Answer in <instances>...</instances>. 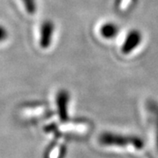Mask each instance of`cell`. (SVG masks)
<instances>
[{"mask_svg":"<svg viewBox=\"0 0 158 158\" xmlns=\"http://www.w3.org/2000/svg\"><path fill=\"white\" fill-rule=\"evenodd\" d=\"M100 142L105 145H129L132 144L135 146L137 148L142 147V142L139 139L135 137H126V136L116 135H110L105 134L100 137Z\"/></svg>","mask_w":158,"mask_h":158,"instance_id":"1","label":"cell"},{"mask_svg":"<svg viewBox=\"0 0 158 158\" xmlns=\"http://www.w3.org/2000/svg\"><path fill=\"white\" fill-rule=\"evenodd\" d=\"M117 32V28L114 25L112 24H106L102 27L101 34L102 36L106 38H112Z\"/></svg>","mask_w":158,"mask_h":158,"instance_id":"5","label":"cell"},{"mask_svg":"<svg viewBox=\"0 0 158 158\" xmlns=\"http://www.w3.org/2000/svg\"><path fill=\"white\" fill-rule=\"evenodd\" d=\"M26 11L30 15H34L37 11V2L36 0H22Z\"/></svg>","mask_w":158,"mask_h":158,"instance_id":"6","label":"cell"},{"mask_svg":"<svg viewBox=\"0 0 158 158\" xmlns=\"http://www.w3.org/2000/svg\"><path fill=\"white\" fill-rule=\"evenodd\" d=\"M56 101L60 118L63 120L67 118V105L69 101L68 92L66 90H61L57 95Z\"/></svg>","mask_w":158,"mask_h":158,"instance_id":"3","label":"cell"},{"mask_svg":"<svg viewBox=\"0 0 158 158\" xmlns=\"http://www.w3.org/2000/svg\"><path fill=\"white\" fill-rule=\"evenodd\" d=\"M8 38V31L7 29L0 24V42L5 41Z\"/></svg>","mask_w":158,"mask_h":158,"instance_id":"7","label":"cell"},{"mask_svg":"<svg viewBox=\"0 0 158 158\" xmlns=\"http://www.w3.org/2000/svg\"><path fill=\"white\" fill-rule=\"evenodd\" d=\"M55 33V25L51 20H45L41 24L40 29V46L47 49L51 46Z\"/></svg>","mask_w":158,"mask_h":158,"instance_id":"2","label":"cell"},{"mask_svg":"<svg viewBox=\"0 0 158 158\" xmlns=\"http://www.w3.org/2000/svg\"><path fill=\"white\" fill-rule=\"evenodd\" d=\"M140 40V34L137 32L134 31L132 33H130L127 36V38L125 40V44L122 48V50L125 53H129L130 51L133 50L134 48H135L138 45V42Z\"/></svg>","mask_w":158,"mask_h":158,"instance_id":"4","label":"cell"}]
</instances>
